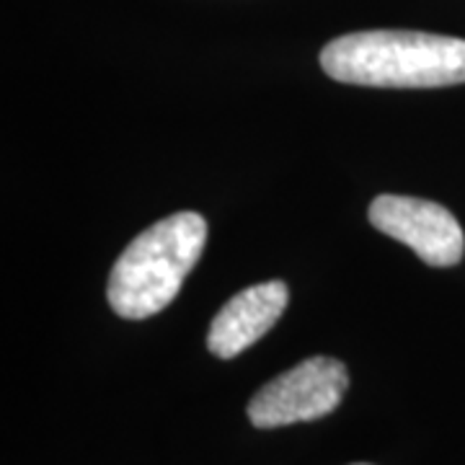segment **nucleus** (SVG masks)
Listing matches in <instances>:
<instances>
[{"label": "nucleus", "instance_id": "423d86ee", "mask_svg": "<svg viewBox=\"0 0 465 465\" xmlns=\"http://www.w3.org/2000/svg\"><path fill=\"white\" fill-rule=\"evenodd\" d=\"M354 465H370V463H354Z\"/></svg>", "mask_w": 465, "mask_h": 465}, {"label": "nucleus", "instance_id": "20e7f679", "mask_svg": "<svg viewBox=\"0 0 465 465\" xmlns=\"http://www.w3.org/2000/svg\"><path fill=\"white\" fill-rule=\"evenodd\" d=\"M370 223L388 238L406 243L424 264L455 266L463 259V228L437 202L382 194L370 204Z\"/></svg>", "mask_w": 465, "mask_h": 465}, {"label": "nucleus", "instance_id": "7ed1b4c3", "mask_svg": "<svg viewBox=\"0 0 465 465\" xmlns=\"http://www.w3.org/2000/svg\"><path fill=\"white\" fill-rule=\"evenodd\" d=\"M347 367L333 357H311L269 381L251 399L249 419L259 430H274L329 416L347 393Z\"/></svg>", "mask_w": 465, "mask_h": 465}, {"label": "nucleus", "instance_id": "39448f33", "mask_svg": "<svg viewBox=\"0 0 465 465\" xmlns=\"http://www.w3.org/2000/svg\"><path fill=\"white\" fill-rule=\"evenodd\" d=\"M287 298H290L287 284L280 280L241 290L213 318L207 333V349L220 360L238 357L280 321L287 308Z\"/></svg>", "mask_w": 465, "mask_h": 465}, {"label": "nucleus", "instance_id": "f257e3e1", "mask_svg": "<svg viewBox=\"0 0 465 465\" xmlns=\"http://www.w3.org/2000/svg\"><path fill=\"white\" fill-rule=\"evenodd\" d=\"M321 67L339 84L440 88L465 84V39L424 32H357L331 39Z\"/></svg>", "mask_w": 465, "mask_h": 465}, {"label": "nucleus", "instance_id": "f03ea898", "mask_svg": "<svg viewBox=\"0 0 465 465\" xmlns=\"http://www.w3.org/2000/svg\"><path fill=\"white\" fill-rule=\"evenodd\" d=\"M207 223L197 213H173L143 231L109 274L106 298L116 316L143 321L179 295L186 274L200 262Z\"/></svg>", "mask_w": 465, "mask_h": 465}]
</instances>
